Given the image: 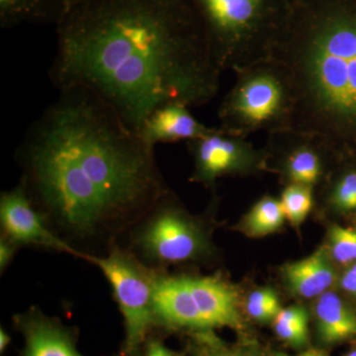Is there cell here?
<instances>
[{
    "label": "cell",
    "mask_w": 356,
    "mask_h": 356,
    "mask_svg": "<svg viewBox=\"0 0 356 356\" xmlns=\"http://www.w3.org/2000/svg\"><path fill=\"white\" fill-rule=\"evenodd\" d=\"M187 145L194 161L191 181L207 187L214 186L221 177L252 175L266 170L264 149H257L247 138L232 135L220 128L213 129Z\"/></svg>",
    "instance_id": "obj_9"
},
{
    "label": "cell",
    "mask_w": 356,
    "mask_h": 356,
    "mask_svg": "<svg viewBox=\"0 0 356 356\" xmlns=\"http://www.w3.org/2000/svg\"><path fill=\"white\" fill-rule=\"evenodd\" d=\"M280 199L264 196L252 206L243 219V229L250 236H264L277 231L284 222Z\"/></svg>",
    "instance_id": "obj_17"
},
{
    "label": "cell",
    "mask_w": 356,
    "mask_h": 356,
    "mask_svg": "<svg viewBox=\"0 0 356 356\" xmlns=\"http://www.w3.org/2000/svg\"><path fill=\"white\" fill-rule=\"evenodd\" d=\"M288 221L298 227L311 212L314 205V187L287 184L280 199Z\"/></svg>",
    "instance_id": "obj_19"
},
{
    "label": "cell",
    "mask_w": 356,
    "mask_h": 356,
    "mask_svg": "<svg viewBox=\"0 0 356 356\" xmlns=\"http://www.w3.org/2000/svg\"><path fill=\"white\" fill-rule=\"evenodd\" d=\"M16 159L33 203L83 261L120 245L170 191L154 147L83 89L60 90Z\"/></svg>",
    "instance_id": "obj_1"
},
{
    "label": "cell",
    "mask_w": 356,
    "mask_h": 356,
    "mask_svg": "<svg viewBox=\"0 0 356 356\" xmlns=\"http://www.w3.org/2000/svg\"><path fill=\"white\" fill-rule=\"evenodd\" d=\"M145 356H178L168 350L161 341H153L147 343L146 355Z\"/></svg>",
    "instance_id": "obj_26"
},
{
    "label": "cell",
    "mask_w": 356,
    "mask_h": 356,
    "mask_svg": "<svg viewBox=\"0 0 356 356\" xmlns=\"http://www.w3.org/2000/svg\"><path fill=\"white\" fill-rule=\"evenodd\" d=\"M0 225L1 236L17 247L42 248L83 259L77 250L54 233L21 179L13 188L1 192Z\"/></svg>",
    "instance_id": "obj_11"
},
{
    "label": "cell",
    "mask_w": 356,
    "mask_h": 356,
    "mask_svg": "<svg viewBox=\"0 0 356 356\" xmlns=\"http://www.w3.org/2000/svg\"><path fill=\"white\" fill-rule=\"evenodd\" d=\"M222 72L266 60L284 32L289 0H187Z\"/></svg>",
    "instance_id": "obj_4"
},
{
    "label": "cell",
    "mask_w": 356,
    "mask_h": 356,
    "mask_svg": "<svg viewBox=\"0 0 356 356\" xmlns=\"http://www.w3.org/2000/svg\"><path fill=\"white\" fill-rule=\"evenodd\" d=\"M154 311L156 324L168 329L207 332L243 327L238 292L219 275H172L158 270Z\"/></svg>",
    "instance_id": "obj_5"
},
{
    "label": "cell",
    "mask_w": 356,
    "mask_h": 356,
    "mask_svg": "<svg viewBox=\"0 0 356 356\" xmlns=\"http://www.w3.org/2000/svg\"><path fill=\"white\" fill-rule=\"evenodd\" d=\"M266 170L280 173L287 184L315 187L327 172V159L336 153L324 140L293 129L268 134L264 149Z\"/></svg>",
    "instance_id": "obj_10"
},
{
    "label": "cell",
    "mask_w": 356,
    "mask_h": 356,
    "mask_svg": "<svg viewBox=\"0 0 356 356\" xmlns=\"http://www.w3.org/2000/svg\"><path fill=\"white\" fill-rule=\"evenodd\" d=\"M283 276L291 292L302 298H318L329 291L337 274L327 248L322 247L305 259L283 267Z\"/></svg>",
    "instance_id": "obj_14"
},
{
    "label": "cell",
    "mask_w": 356,
    "mask_h": 356,
    "mask_svg": "<svg viewBox=\"0 0 356 356\" xmlns=\"http://www.w3.org/2000/svg\"><path fill=\"white\" fill-rule=\"evenodd\" d=\"M19 248L6 236H0V271L1 273H3L7 267L10 266Z\"/></svg>",
    "instance_id": "obj_24"
},
{
    "label": "cell",
    "mask_w": 356,
    "mask_h": 356,
    "mask_svg": "<svg viewBox=\"0 0 356 356\" xmlns=\"http://www.w3.org/2000/svg\"><path fill=\"white\" fill-rule=\"evenodd\" d=\"M10 343V337L3 329L0 330V351L3 353L8 344Z\"/></svg>",
    "instance_id": "obj_27"
},
{
    "label": "cell",
    "mask_w": 356,
    "mask_h": 356,
    "mask_svg": "<svg viewBox=\"0 0 356 356\" xmlns=\"http://www.w3.org/2000/svg\"><path fill=\"white\" fill-rule=\"evenodd\" d=\"M14 318L25 337L23 356H83L70 330L37 307Z\"/></svg>",
    "instance_id": "obj_12"
},
{
    "label": "cell",
    "mask_w": 356,
    "mask_h": 356,
    "mask_svg": "<svg viewBox=\"0 0 356 356\" xmlns=\"http://www.w3.org/2000/svg\"><path fill=\"white\" fill-rule=\"evenodd\" d=\"M56 26V88L88 91L134 132L161 105L219 92L222 72L187 0H88Z\"/></svg>",
    "instance_id": "obj_2"
},
{
    "label": "cell",
    "mask_w": 356,
    "mask_h": 356,
    "mask_svg": "<svg viewBox=\"0 0 356 356\" xmlns=\"http://www.w3.org/2000/svg\"><path fill=\"white\" fill-rule=\"evenodd\" d=\"M290 3H293V2L298 1V0H289Z\"/></svg>",
    "instance_id": "obj_31"
},
{
    "label": "cell",
    "mask_w": 356,
    "mask_h": 356,
    "mask_svg": "<svg viewBox=\"0 0 356 356\" xmlns=\"http://www.w3.org/2000/svg\"><path fill=\"white\" fill-rule=\"evenodd\" d=\"M318 337L325 344H336L356 337V311L339 294L325 292L315 305Z\"/></svg>",
    "instance_id": "obj_15"
},
{
    "label": "cell",
    "mask_w": 356,
    "mask_h": 356,
    "mask_svg": "<svg viewBox=\"0 0 356 356\" xmlns=\"http://www.w3.org/2000/svg\"><path fill=\"white\" fill-rule=\"evenodd\" d=\"M191 107L179 102L161 105L147 117L140 128L139 136L149 147L161 143L179 142L199 139L209 134L213 127H207L199 122Z\"/></svg>",
    "instance_id": "obj_13"
},
{
    "label": "cell",
    "mask_w": 356,
    "mask_h": 356,
    "mask_svg": "<svg viewBox=\"0 0 356 356\" xmlns=\"http://www.w3.org/2000/svg\"><path fill=\"white\" fill-rule=\"evenodd\" d=\"M327 206L339 213H348L356 210V168L339 172L327 191Z\"/></svg>",
    "instance_id": "obj_20"
},
{
    "label": "cell",
    "mask_w": 356,
    "mask_h": 356,
    "mask_svg": "<svg viewBox=\"0 0 356 356\" xmlns=\"http://www.w3.org/2000/svg\"><path fill=\"white\" fill-rule=\"evenodd\" d=\"M86 1H88V0H65V14L70 11V9L74 8V7Z\"/></svg>",
    "instance_id": "obj_28"
},
{
    "label": "cell",
    "mask_w": 356,
    "mask_h": 356,
    "mask_svg": "<svg viewBox=\"0 0 356 356\" xmlns=\"http://www.w3.org/2000/svg\"><path fill=\"white\" fill-rule=\"evenodd\" d=\"M236 81L220 105V129L247 138L291 126L293 98L284 72L270 58L235 72Z\"/></svg>",
    "instance_id": "obj_6"
},
{
    "label": "cell",
    "mask_w": 356,
    "mask_h": 356,
    "mask_svg": "<svg viewBox=\"0 0 356 356\" xmlns=\"http://www.w3.org/2000/svg\"><path fill=\"white\" fill-rule=\"evenodd\" d=\"M84 261L97 266L108 281L124 318L125 353L135 356L156 325L154 293L158 270L120 245L104 255H88Z\"/></svg>",
    "instance_id": "obj_8"
},
{
    "label": "cell",
    "mask_w": 356,
    "mask_h": 356,
    "mask_svg": "<svg viewBox=\"0 0 356 356\" xmlns=\"http://www.w3.org/2000/svg\"><path fill=\"white\" fill-rule=\"evenodd\" d=\"M200 341L195 356H266L257 351L225 348L209 337H203Z\"/></svg>",
    "instance_id": "obj_23"
},
{
    "label": "cell",
    "mask_w": 356,
    "mask_h": 356,
    "mask_svg": "<svg viewBox=\"0 0 356 356\" xmlns=\"http://www.w3.org/2000/svg\"><path fill=\"white\" fill-rule=\"evenodd\" d=\"M276 334L282 341L295 348H304L309 343V315L303 306L281 309L273 320Z\"/></svg>",
    "instance_id": "obj_18"
},
{
    "label": "cell",
    "mask_w": 356,
    "mask_h": 356,
    "mask_svg": "<svg viewBox=\"0 0 356 356\" xmlns=\"http://www.w3.org/2000/svg\"><path fill=\"white\" fill-rule=\"evenodd\" d=\"M65 15V0H0V25L3 29L24 23H54Z\"/></svg>",
    "instance_id": "obj_16"
},
{
    "label": "cell",
    "mask_w": 356,
    "mask_h": 356,
    "mask_svg": "<svg viewBox=\"0 0 356 356\" xmlns=\"http://www.w3.org/2000/svg\"><path fill=\"white\" fill-rule=\"evenodd\" d=\"M339 286L346 294L356 299V262L348 266L341 274Z\"/></svg>",
    "instance_id": "obj_25"
},
{
    "label": "cell",
    "mask_w": 356,
    "mask_h": 356,
    "mask_svg": "<svg viewBox=\"0 0 356 356\" xmlns=\"http://www.w3.org/2000/svg\"><path fill=\"white\" fill-rule=\"evenodd\" d=\"M291 88L289 129L334 152L356 139L355 0H298L270 57Z\"/></svg>",
    "instance_id": "obj_3"
},
{
    "label": "cell",
    "mask_w": 356,
    "mask_h": 356,
    "mask_svg": "<svg viewBox=\"0 0 356 356\" xmlns=\"http://www.w3.org/2000/svg\"><path fill=\"white\" fill-rule=\"evenodd\" d=\"M297 356H330L325 351L320 350H309L304 351V353H300Z\"/></svg>",
    "instance_id": "obj_29"
},
{
    "label": "cell",
    "mask_w": 356,
    "mask_h": 356,
    "mask_svg": "<svg viewBox=\"0 0 356 356\" xmlns=\"http://www.w3.org/2000/svg\"><path fill=\"white\" fill-rule=\"evenodd\" d=\"M346 356H356V348L350 351V353H348Z\"/></svg>",
    "instance_id": "obj_30"
},
{
    "label": "cell",
    "mask_w": 356,
    "mask_h": 356,
    "mask_svg": "<svg viewBox=\"0 0 356 356\" xmlns=\"http://www.w3.org/2000/svg\"><path fill=\"white\" fill-rule=\"evenodd\" d=\"M329 254L343 266L356 262V229L332 226L329 231Z\"/></svg>",
    "instance_id": "obj_21"
},
{
    "label": "cell",
    "mask_w": 356,
    "mask_h": 356,
    "mask_svg": "<svg viewBox=\"0 0 356 356\" xmlns=\"http://www.w3.org/2000/svg\"><path fill=\"white\" fill-rule=\"evenodd\" d=\"M245 310L254 320L262 323L269 322L274 320L281 310L280 298L269 288L254 290L248 295Z\"/></svg>",
    "instance_id": "obj_22"
},
{
    "label": "cell",
    "mask_w": 356,
    "mask_h": 356,
    "mask_svg": "<svg viewBox=\"0 0 356 356\" xmlns=\"http://www.w3.org/2000/svg\"><path fill=\"white\" fill-rule=\"evenodd\" d=\"M126 236L125 248L156 270L201 261L212 254L205 227L178 205L170 191Z\"/></svg>",
    "instance_id": "obj_7"
}]
</instances>
